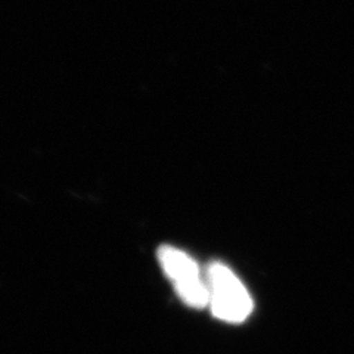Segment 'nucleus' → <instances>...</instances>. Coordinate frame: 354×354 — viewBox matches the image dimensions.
<instances>
[{
  "mask_svg": "<svg viewBox=\"0 0 354 354\" xmlns=\"http://www.w3.org/2000/svg\"><path fill=\"white\" fill-rule=\"evenodd\" d=\"M205 276L213 315L229 324L243 322L252 312V300L238 276L223 263L209 264Z\"/></svg>",
  "mask_w": 354,
  "mask_h": 354,
  "instance_id": "1",
  "label": "nucleus"
},
{
  "mask_svg": "<svg viewBox=\"0 0 354 354\" xmlns=\"http://www.w3.org/2000/svg\"><path fill=\"white\" fill-rule=\"evenodd\" d=\"M158 261L164 273L173 282L182 301L194 308L208 306L207 276L201 274L196 261L179 248L164 245L158 250Z\"/></svg>",
  "mask_w": 354,
  "mask_h": 354,
  "instance_id": "2",
  "label": "nucleus"
}]
</instances>
